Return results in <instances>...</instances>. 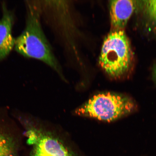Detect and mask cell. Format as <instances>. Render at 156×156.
I'll use <instances>...</instances> for the list:
<instances>
[{
    "mask_svg": "<svg viewBox=\"0 0 156 156\" xmlns=\"http://www.w3.org/2000/svg\"><path fill=\"white\" fill-rule=\"evenodd\" d=\"M137 108L136 102L129 96L108 92L94 96L76 112L80 115L112 122L132 114Z\"/></svg>",
    "mask_w": 156,
    "mask_h": 156,
    "instance_id": "obj_3",
    "label": "cell"
},
{
    "mask_svg": "<svg viewBox=\"0 0 156 156\" xmlns=\"http://www.w3.org/2000/svg\"><path fill=\"white\" fill-rule=\"evenodd\" d=\"M133 53L124 30H112L105 37L99 63L107 75L114 78L125 76L130 71Z\"/></svg>",
    "mask_w": 156,
    "mask_h": 156,
    "instance_id": "obj_2",
    "label": "cell"
},
{
    "mask_svg": "<svg viewBox=\"0 0 156 156\" xmlns=\"http://www.w3.org/2000/svg\"><path fill=\"white\" fill-rule=\"evenodd\" d=\"M0 156H16L14 142L7 136L0 134Z\"/></svg>",
    "mask_w": 156,
    "mask_h": 156,
    "instance_id": "obj_7",
    "label": "cell"
},
{
    "mask_svg": "<svg viewBox=\"0 0 156 156\" xmlns=\"http://www.w3.org/2000/svg\"><path fill=\"white\" fill-rule=\"evenodd\" d=\"M26 2V25L15 38V50L25 57L40 60L58 71L59 66L41 26L39 3L34 1Z\"/></svg>",
    "mask_w": 156,
    "mask_h": 156,
    "instance_id": "obj_1",
    "label": "cell"
},
{
    "mask_svg": "<svg viewBox=\"0 0 156 156\" xmlns=\"http://www.w3.org/2000/svg\"><path fill=\"white\" fill-rule=\"evenodd\" d=\"M153 78L154 81L156 83V63L154 67L153 71Z\"/></svg>",
    "mask_w": 156,
    "mask_h": 156,
    "instance_id": "obj_9",
    "label": "cell"
},
{
    "mask_svg": "<svg viewBox=\"0 0 156 156\" xmlns=\"http://www.w3.org/2000/svg\"><path fill=\"white\" fill-rule=\"evenodd\" d=\"M109 4L111 23L113 30H124L135 11L136 1L115 0L110 1Z\"/></svg>",
    "mask_w": 156,
    "mask_h": 156,
    "instance_id": "obj_5",
    "label": "cell"
},
{
    "mask_svg": "<svg viewBox=\"0 0 156 156\" xmlns=\"http://www.w3.org/2000/svg\"><path fill=\"white\" fill-rule=\"evenodd\" d=\"M2 16L0 19V60L5 58L14 48L15 38L12 34L14 16L5 4L2 5Z\"/></svg>",
    "mask_w": 156,
    "mask_h": 156,
    "instance_id": "obj_4",
    "label": "cell"
},
{
    "mask_svg": "<svg viewBox=\"0 0 156 156\" xmlns=\"http://www.w3.org/2000/svg\"><path fill=\"white\" fill-rule=\"evenodd\" d=\"M34 156H72L63 144L48 136H34Z\"/></svg>",
    "mask_w": 156,
    "mask_h": 156,
    "instance_id": "obj_6",
    "label": "cell"
},
{
    "mask_svg": "<svg viewBox=\"0 0 156 156\" xmlns=\"http://www.w3.org/2000/svg\"><path fill=\"white\" fill-rule=\"evenodd\" d=\"M142 2L144 12L146 17L152 23L156 25V0Z\"/></svg>",
    "mask_w": 156,
    "mask_h": 156,
    "instance_id": "obj_8",
    "label": "cell"
}]
</instances>
